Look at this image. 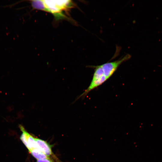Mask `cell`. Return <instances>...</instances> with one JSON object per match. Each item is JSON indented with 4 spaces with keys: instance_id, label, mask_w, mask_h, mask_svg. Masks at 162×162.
Returning <instances> with one entry per match:
<instances>
[{
    "instance_id": "5b68a950",
    "label": "cell",
    "mask_w": 162,
    "mask_h": 162,
    "mask_svg": "<svg viewBox=\"0 0 162 162\" xmlns=\"http://www.w3.org/2000/svg\"><path fill=\"white\" fill-rule=\"evenodd\" d=\"M27 141L29 148L30 152L33 148H37V145L35 138H34L28 132L27 134Z\"/></svg>"
},
{
    "instance_id": "8992f818",
    "label": "cell",
    "mask_w": 162,
    "mask_h": 162,
    "mask_svg": "<svg viewBox=\"0 0 162 162\" xmlns=\"http://www.w3.org/2000/svg\"><path fill=\"white\" fill-rule=\"evenodd\" d=\"M19 127L22 133L20 136V139L27 147L28 150L29 148L27 141V132L25 129L24 127L21 125H20Z\"/></svg>"
},
{
    "instance_id": "52a82bcc",
    "label": "cell",
    "mask_w": 162,
    "mask_h": 162,
    "mask_svg": "<svg viewBox=\"0 0 162 162\" xmlns=\"http://www.w3.org/2000/svg\"><path fill=\"white\" fill-rule=\"evenodd\" d=\"M37 162H53L49 157L37 160Z\"/></svg>"
},
{
    "instance_id": "7a4b0ae2",
    "label": "cell",
    "mask_w": 162,
    "mask_h": 162,
    "mask_svg": "<svg viewBox=\"0 0 162 162\" xmlns=\"http://www.w3.org/2000/svg\"><path fill=\"white\" fill-rule=\"evenodd\" d=\"M31 3L33 8L50 12L58 19L66 18L64 12L71 8L73 5L70 0H33L31 1Z\"/></svg>"
},
{
    "instance_id": "6da1fadb",
    "label": "cell",
    "mask_w": 162,
    "mask_h": 162,
    "mask_svg": "<svg viewBox=\"0 0 162 162\" xmlns=\"http://www.w3.org/2000/svg\"><path fill=\"white\" fill-rule=\"evenodd\" d=\"M131 57L130 54H127L114 61L99 65L91 66L94 68L91 82L87 88L78 97L75 101L80 98H84L90 92L104 83L113 75L121 64L129 60Z\"/></svg>"
},
{
    "instance_id": "277c9868",
    "label": "cell",
    "mask_w": 162,
    "mask_h": 162,
    "mask_svg": "<svg viewBox=\"0 0 162 162\" xmlns=\"http://www.w3.org/2000/svg\"><path fill=\"white\" fill-rule=\"evenodd\" d=\"M29 152L37 160L43 159L49 157L38 148H33Z\"/></svg>"
},
{
    "instance_id": "3957f363",
    "label": "cell",
    "mask_w": 162,
    "mask_h": 162,
    "mask_svg": "<svg viewBox=\"0 0 162 162\" xmlns=\"http://www.w3.org/2000/svg\"><path fill=\"white\" fill-rule=\"evenodd\" d=\"M37 148L49 157L52 154L51 146L46 141L39 138H35Z\"/></svg>"
}]
</instances>
